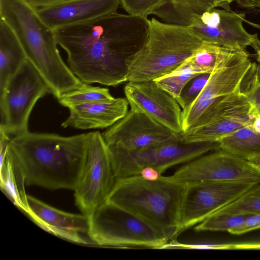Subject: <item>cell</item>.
<instances>
[{
	"label": "cell",
	"mask_w": 260,
	"mask_h": 260,
	"mask_svg": "<svg viewBox=\"0 0 260 260\" xmlns=\"http://www.w3.org/2000/svg\"><path fill=\"white\" fill-rule=\"evenodd\" d=\"M149 20L115 12L53 30L83 83L115 86L126 82L127 61L145 43Z\"/></svg>",
	"instance_id": "cell-1"
},
{
	"label": "cell",
	"mask_w": 260,
	"mask_h": 260,
	"mask_svg": "<svg viewBox=\"0 0 260 260\" xmlns=\"http://www.w3.org/2000/svg\"><path fill=\"white\" fill-rule=\"evenodd\" d=\"M89 133L70 137L30 133L13 137L7 153L26 186L74 190L84 162Z\"/></svg>",
	"instance_id": "cell-2"
},
{
	"label": "cell",
	"mask_w": 260,
	"mask_h": 260,
	"mask_svg": "<svg viewBox=\"0 0 260 260\" xmlns=\"http://www.w3.org/2000/svg\"><path fill=\"white\" fill-rule=\"evenodd\" d=\"M0 15L57 100L83 84L63 61L53 30L41 19L36 9L24 0H0Z\"/></svg>",
	"instance_id": "cell-3"
},
{
	"label": "cell",
	"mask_w": 260,
	"mask_h": 260,
	"mask_svg": "<svg viewBox=\"0 0 260 260\" xmlns=\"http://www.w3.org/2000/svg\"><path fill=\"white\" fill-rule=\"evenodd\" d=\"M161 176L156 180L140 175L116 179L107 201L148 222L172 240L179 234L186 185L165 180Z\"/></svg>",
	"instance_id": "cell-4"
},
{
	"label": "cell",
	"mask_w": 260,
	"mask_h": 260,
	"mask_svg": "<svg viewBox=\"0 0 260 260\" xmlns=\"http://www.w3.org/2000/svg\"><path fill=\"white\" fill-rule=\"evenodd\" d=\"M147 39L127 61L126 82L155 80L170 73L192 56L203 41L188 26L149 20Z\"/></svg>",
	"instance_id": "cell-5"
},
{
	"label": "cell",
	"mask_w": 260,
	"mask_h": 260,
	"mask_svg": "<svg viewBox=\"0 0 260 260\" xmlns=\"http://www.w3.org/2000/svg\"><path fill=\"white\" fill-rule=\"evenodd\" d=\"M89 219V238L98 245L163 249L169 241L148 222L108 201Z\"/></svg>",
	"instance_id": "cell-6"
},
{
	"label": "cell",
	"mask_w": 260,
	"mask_h": 260,
	"mask_svg": "<svg viewBox=\"0 0 260 260\" xmlns=\"http://www.w3.org/2000/svg\"><path fill=\"white\" fill-rule=\"evenodd\" d=\"M108 148L116 180L139 175L142 170L147 167L154 169L161 175L172 167L185 164L219 149L220 145L218 142L185 143L179 140L178 135L176 138L134 152L109 146Z\"/></svg>",
	"instance_id": "cell-7"
},
{
	"label": "cell",
	"mask_w": 260,
	"mask_h": 260,
	"mask_svg": "<svg viewBox=\"0 0 260 260\" xmlns=\"http://www.w3.org/2000/svg\"><path fill=\"white\" fill-rule=\"evenodd\" d=\"M48 93L46 82L27 58L0 94V130L13 137L28 132V119L35 105Z\"/></svg>",
	"instance_id": "cell-8"
},
{
	"label": "cell",
	"mask_w": 260,
	"mask_h": 260,
	"mask_svg": "<svg viewBox=\"0 0 260 260\" xmlns=\"http://www.w3.org/2000/svg\"><path fill=\"white\" fill-rule=\"evenodd\" d=\"M116 182L109 149L102 134L89 133L84 162L74 190L75 204L90 216L105 203Z\"/></svg>",
	"instance_id": "cell-9"
},
{
	"label": "cell",
	"mask_w": 260,
	"mask_h": 260,
	"mask_svg": "<svg viewBox=\"0 0 260 260\" xmlns=\"http://www.w3.org/2000/svg\"><path fill=\"white\" fill-rule=\"evenodd\" d=\"M161 177L185 185L220 181L260 182V172L246 159L221 148L184 164L170 176Z\"/></svg>",
	"instance_id": "cell-10"
},
{
	"label": "cell",
	"mask_w": 260,
	"mask_h": 260,
	"mask_svg": "<svg viewBox=\"0 0 260 260\" xmlns=\"http://www.w3.org/2000/svg\"><path fill=\"white\" fill-rule=\"evenodd\" d=\"M259 183L233 180L186 185L181 208L179 234L236 200Z\"/></svg>",
	"instance_id": "cell-11"
},
{
	"label": "cell",
	"mask_w": 260,
	"mask_h": 260,
	"mask_svg": "<svg viewBox=\"0 0 260 260\" xmlns=\"http://www.w3.org/2000/svg\"><path fill=\"white\" fill-rule=\"evenodd\" d=\"M251 63L246 50L238 51L214 70L195 101L182 110L183 132L193 127L209 107L239 90Z\"/></svg>",
	"instance_id": "cell-12"
},
{
	"label": "cell",
	"mask_w": 260,
	"mask_h": 260,
	"mask_svg": "<svg viewBox=\"0 0 260 260\" xmlns=\"http://www.w3.org/2000/svg\"><path fill=\"white\" fill-rule=\"evenodd\" d=\"M102 134L108 146L134 152L176 138L179 134L131 108Z\"/></svg>",
	"instance_id": "cell-13"
},
{
	"label": "cell",
	"mask_w": 260,
	"mask_h": 260,
	"mask_svg": "<svg viewBox=\"0 0 260 260\" xmlns=\"http://www.w3.org/2000/svg\"><path fill=\"white\" fill-rule=\"evenodd\" d=\"M245 13L216 8L194 14L189 27L203 41L237 50L245 51L258 39L244 28Z\"/></svg>",
	"instance_id": "cell-14"
},
{
	"label": "cell",
	"mask_w": 260,
	"mask_h": 260,
	"mask_svg": "<svg viewBox=\"0 0 260 260\" xmlns=\"http://www.w3.org/2000/svg\"><path fill=\"white\" fill-rule=\"evenodd\" d=\"M124 91L131 109L145 114L176 133L183 132L180 105L154 80L128 82Z\"/></svg>",
	"instance_id": "cell-15"
},
{
	"label": "cell",
	"mask_w": 260,
	"mask_h": 260,
	"mask_svg": "<svg viewBox=\"0 0 260 260\" xmlns=\"http://www.w3.org/2000/svg\"><path fill=\"white\" fill-rule=\"evenodd\" d=\"M27 202L26 213L44 230L75 243H92L88 236V216L58 210L31 196H27Z\"/></svg>",
	"instance_id": "cell-16"
},
{
	"label": "cell",
	"mask_w": 260,
	"mask_h": 260,
	"mask_svg": "<svg viewBox=\"0 0 260 260\" xmlns=\"http://www.w3.org/2000/svg\"><path fill=\"white\" fill-rule=\"evenodd\" d=\"M120 0H67L37 9L51 29L77 24L117 12Z\"/></svg>",
	"instance_id": "cell-17"
},
{
	"label": "cell",
	"mask_w": 260,
	"mask_h": 260,
	"mask_svg": "<svg viewBox=\"0 0 260 260\" xmlns=\"http://www.w3.org/2000/svg\"><path fill=\"white\" fill-rule=\"evenodd\" d=\"M128 105L126 98H118L74 106L69 108L70 115L61 126L80 129L109 127L127 113Z\"/></svg>",
	"instance_id": "cell-18"
},
{
	"label": "cell",
	"mask_w": 260,
	"mask_h": 260,
	"mask_svg": "<svg viewBox=\"0 0 260 260\" xmlns=\"http://www.w3.org/2000/svg\"><path fill=\"white\" fill-rule=\"evenodd\" d=\"M254 107L249 106L217 118L208 123L179 134V140L185 143L218 142L235 131L249 125L253 117Z\"/></svg>",
	"instance_id": "cell-19"
},
{
	"label": "cell",
	"mask_w": 260,
	"mask_h": 260,
	"mask_svg": "<svg viewBox=\"0 0 260 260\" xmlns=\"http://www.w3.org/2000/svg\"><path fill=\"white\" fill-rule=\"evenodd\" d=\"M27 59L18 39L10 26L0 20V94L11 78Z\"/></svg>",
	"instance_id": "cell-20"
},
{
	"label": "cell",
	"mask_w": 260,
	"mask_h": 260,
	"mask_svg": "<svg viewBox=\"0 0 260 260\" xmlns=\"http://www.w3.org/2000/svg\"><path fill=\"white\" fill-rule=\"evenodd\" d=\"M0 184L2 190L13 204L26 213L28 210L27 196L22 175L11 157L7 153L0 163Z\"/></svg>",
	"instance_id": "cell-21"
},
{
	"label": "cell",
	"mask_w": 260,
	"mask_h": 260,
	"mask_svg": "<svg viewBox=\"0 0 260 260\" xmlns=\"http://www.w3.org/2000/svg\"><path fill=\"white\" fill-rule=\"evenodd\" d=\"M220 148L244 159L260 155V133L242 127L218 141Z\"/></svg>",
	"instance_id": "cell-22"
},
{
	"label": "cell",
	"mask_w": 260,
	"mask_h": 260,
	"mask_svg": "<svg viewBox=\"0 0 260 260\" xmlns=\"http://www.w3.org/2000/svg\"><path fill=\"white\" fill-rule=\"evenodd\" d=\"M238 51L242 50L203 41L196 53L187 60L202 74H211Z\"/></svg>",
	"instance_id": "cell-23"
},
{
	"label": "cell",
	"mask_w": 260,
	"mask_h": 260,
	"mask_svg": "<svg viewBox=\"0 0 260 260\" xmlns=\"http://www.w3.org/2000/svg\"><path fill=\"white\" fill-rule=\"evenodd\" d=\"M203 12L197 0H166L161 7L152 14L163 20L165 23L188 26L191 17Z\"/></svg>",
	"instance_id": "cell-24"
},
{
	"label": "cell",
	"mask_w": 260,
	"mask_h": 260,
	"mask_svg": "<svg viewBox=\"0 0 260 260\" xmlns=\"http://www.w3.org/2000/svg\"><path fill=\"white\" fill-rule=\"evenodd\" d=\"M188 60L170 73L154 81L177 101L186 84L192 78L201 74Z\"/></svg>",
	"instance_id": "cell-25"
},
{
	"label": "cell",
	"mask_w": 260,
	"mask_h": 260,
	"mask_svg": "<svg viewBox=\"0 0 260 260\" xmlns=\"http://www.w3.org/2000/svg\"><path fill=\"white\" fill-rule=\"evenodd\" d=\"M113 98L109 89L83 83L79 88L68 92L58 100L62 106L70 108L80 104L98 101H110Z\"/></svg>",
	"instance_id": "cell-26"
},
{
	"label": "cell",
	"mask_w": 260,
	"mask_h": 260,
	"mask_svg": "<svg viewBox=\"0 0 260 260\" xmlns=\"http://www.w3.org/2000/svg\"><path fill=\"white\" fill-rule=\"evenodd\" d=\"M219 213L235 215L260 214V183L212 214Z\"/></svg>",
	"instance_id": "cell-27"
},
{
	"label": "cell",
	"mask_w": 260,
	"mask_h": 260,
	"mask_svg": "<svg viewBox=\"0 0 260 260\" xmlns=\"http://www.w3.org/2000/svg\"><path fill=\"white\" fill-rule=\"evenodd\" d=\"M250 215L225 213L212 214L197 225L194 230L200 231L228 232L242 225Z\"/></svg>",
	"instance_id": "cell-28"
},
{
	"label": "cell",
	"mask_w": 260,
	"mask_h": 260,
	"mask_svg": "<svg viewBox=\"0 0 260 260\" xmlns=\"http://www.w3.org/2000/svg\"><path fill=\"white\" fill-rule=\"evenodd\" d=\"M239 90L260 113V63H251Z\"/></svg>",
	"instance_id": "cell-29"
},
{
	"label": "cell",
	"mask_w": 260,
	"mask_h": 260,
	"mask_svg": "<svg viewBox=\"0 0 260 260\" xmlns=\"http://www.w3.org/2000/svg\"><path fill=\"white\" fill-rule=\"evenodd\" d=\"M210 74H201L190 80L184 86L178 102L182 110L189 106L206 84Z\"/></svg>",
	"instance_id": "cell-30"
},
{
	"label": "cell",
	"mask_w": 260,
	"mask_h": 260,
	"mask_svg": "<svg viewBox=\"0 0 260 260\" xmlns=\"http://www.w3.org/2000/svg\"><path fill=\"white\" fill-rule=\"evenodd\" d=\"M120 4L128 15L147 18L161 7L166 0H120Z\"/></svg>",
	"instance_id": "cell-31"
},
{
	"label": "cell",
	"mask_w": 260,
	"mask_h": 260,
	"mask_svg": "<svg viewBox=\"0 0 260 260\" xmlns=\"http://www.w3.org/2000/svg\"><path fill=\"white\" fill-rule=\"evenodd\" d=\"M260 229V214L250 215L238 228L228 231L231 234L239 235Z\"/></svg>",
	"instance_id": "cell-32"
},
{
	"label": "cell",
	"mask_w": 260,
	"mask_h": 260,
	"mask_svg": "<svg viewBox=\"0 0 260 260\" xmlns=\"http://www.w3.org/2000/svg\"><path fill=\"white\" fill-rule=\"evenodd\" d=\"M235 0H197L203 13L216 7L230 10V4Z\"/></svg>",
	"instance_id": "cell-33"
},
{
	"label": "cell",
	"mask_w": 260,
	"mask_h": 260,
	"mask_svg": "<svg viewBox=\"0 0 260 260\" xmlns=\"http://www.w3.org/2000/svg\"><path fill=\"white\" fill-rule=\"evenodd\" d=\"M34 8L38 9L52 6L67 0H24Z\"/></svg>",
	"instance_id": "cell-34"
},
{
	"label": "cell",
	"mask_w": 260,
	"mask_h": 260,
	"mask_svg": "<svg viewBox=\"0 0 260 260\" xmlns=\"http://www.w3.org/2000/svg\"><path fill=\"white\" fill-rule=\"evenodd\" d=\"M139 175L147 180H156L161 175L154 169L151 167H147L142 170Z\"/></svg>",
	"instance_id": "cell-35"
},
{
	"label": "cell",
	"mask_w": 260,
	"mask_h": 260,
	"mask_svg": "<svg viewBox=\"0 0 260 260\" xmlns=\"http://www.w3.org/2000/svg\"><path fill=\"white\" fill-rule=\"evenodd\" d=\"M241 7L260 11V0H235Z\"/></svg>",
	"instance_id": "cell-36"
},
{
	"label": "cell",
	"mask_w": 260,
	"mask_h": 260,
	"mask_svg": "<svg viewBox=\"0 0 260 260\" xmlns=\"http://www.w3.org/2000/svg\"><path fill=\"white\" fill-rule=\"evenodd\" d=\"M233 250H260V242L233 244Z\"/></svg>",
	"instance_id": "cell-37"
},
{
	"label": "cell",
	"mask_w": 260,
	"mask_h": 260,
	"mask_svg": "<svg viewBox=\"0 0 260 260\" xmlns=\"http://www.w3.org/2000/svg\"><path fill=\"white\" fill-rule=\"evenodd\" d=\"M249 23L252 25V26L260 28V24H256L250 22H249ZM251 46L253 48L255 52L256 60L260 63V40H259L258 38L252 44Z\"/></svg>",
	"instance_id": "cell-38"
},
{
	"label": "cell",
	"mask_w": 260,
	"mask_h": 260,
	"mask_svg": "<svg viewBox=\"0 0 260 260\" xmlns=\"http://www.w3.org/2000/svg\"><path fill=\"white\" fill-rule=\"evenodd\" d=\"M246 160L260 172V155L249 157Z\"/></svg>",
	"instance_id": "cell-39"
},
{
	"label": "cell",
	"mask_w": 260,
	"mask_h": 260,
	"mask_svg": "<svg viewBox=\"0 0 260 260\" xmlns=\"http://www.w3.org/2000/svg\"></svg>",
	"instance_id": "cell-40"
}]
</instances>
